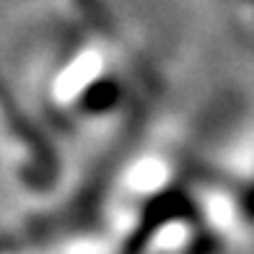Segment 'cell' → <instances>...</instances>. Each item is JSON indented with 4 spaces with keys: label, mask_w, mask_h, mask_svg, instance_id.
<instances>
[]
</instances>
